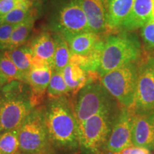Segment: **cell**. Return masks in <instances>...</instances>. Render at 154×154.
I'll return each mask as SVG.
<instances>
[{
  "label": "cell",
  "mask_w": 154,
  "mask_h": 154,
  "mask_svg": "<svg viewBox=\"0 0 154 154\" xmlns=\"http://www.w3.org/2000/svg\"><path fill=\"white\" fill-rule=\"evenodd\" d=\"M43 111L51 147L63 151H75L80 148L79 125L69 96L48 98Z\"/></svg>",
  "instance_id": "1"
},
{
  "label": "cell",
  "mask_w": 154,
  "mask_h": 154,
  "mask_svg": "<svg viewBox=\"0 0 154 154\" xmlns=\"http://www.w3.org/2000/svg\"><path fill=\"white\" fill-rule=\"evenodd\" d=\"M141 55V42L136 34L124 30L113 32L104 37L98 74L100 77L126 63L138 61Z\"/></svg>",
  "instance_id": "2"
},
{
  "label": "cell",
  "mask_w": 154,
  "mask_h": 154,
  "mask_svg": "<svg viewBox=\"0 0 154 154\" xmlns=\"http://www.w3.org/2000/svg\"><path fill=\"white\" fill-rule=\"evenodd\" d=\"M31 89L25 83L13 81L0 91V134L20 128L34 108Z\"/></svg>",
  "instance_id": "3"
},
{
  "label": "cell",
  "mask_w": 154,
  "mask_h": 154,
  "mask_svg": "<svg viewBox=\"0 0 154 154\" xmlns=\"http://www.w3.org/2000/svg\"><path fill=\"white\" fill-rule=\"evenodd\" d=\"M120 107L92 116L79 126L80 149L88 154L102 151Z\"/></svg>",
  "instance_id": "4"
},
{
  "label": "cell",
  "mask_w": 154,
  "mask_h": 154,
  "mask_svg": "<svg viewBox=\"0 0 154 154\" xmlns=\"http://www.w3.org/2000/svg\"><path fill=\"white\" fill-rule=\"evenodd\" d=\"M48 29L64 36L90 31L79 0H59L48 18Z\"/></svg>",
  "instance_id": "5"
},
{
  "label": "cell",
  "mask_w": 154,
  "mask_h": 154,
  "mask_svg": "<svg viewBox=\"0 0 154 154\" xmlns=\"http://www.w3.org/2000/svg\"><path fill=\"white\" fill-rule=\"evenodd\" d=\"M138 61L119 66L99 78L102 85L119 104L130 109L135 101Z\"/></svg>",
  "instance_id": "6"
},
{
  "label": "cell",
  "mask_w": 154,
  "mask_h": 154,
  "mask_svg": "<svg viewBox=\"0 0 154 154\" xmlns=\"http://www.w3.org/2000/svg\"><path fill=\"white\" fill-rule=\"evenodd\" d=\"M19 153L48 154L51 145L44 121L43 106L31 111L19 128Z\"/></svg>",
  "instance_id": "7"
},
{
  "label": "cell",
  "mask_w": 154,
  "mask_h": 154,
  "mask_svg": "<svg viewBox=\"0 0 154 154\" xmlns=\"http://www.w3.org/2000/svg\"><path fill=\"white\" fill-rule=\"evenodd\" d=\"M120 105L102 85L100 80L89 83L83 87L77 95L74 105L78 125L97 113Z\"/></svg>",
  "instance_id": "8"
},
{
  "label": "cell",
  "mask_w": 154,
  "mask_h": 154,
  "mask_svg": "<svg viewBox=\"0 0 154 154\" xmlns=\"http://www.w3.org/2000/svg\"><path fill=\"white\" fill-rule=\"evenodd\" d=\"M131 110L134 114L154 111V55L138 61L135 101Z\"/></svg>",
  "instance_id": "9"
},
{
  "label": "cell",
  "mask_w": 154,
  "mask_h": 154,
  "mask_svg": "<svg viewBox=\"0 0 154 154\" xmlns=\"http://www.w3.org/2000/svg\"><path fill=\"white\" fill-rule=\"evenodd\" d=\"M134 115L131 109L121 106L106 143L101 152L116 153L132 145Z\"/></svg>",
  "instance_id": "10"
},
{
  "label": "cell",
  "mask_w": 154,
  "mask_h": 154,
  "mask_svg": "<svg viewBox=\"0 0 154 154\" xmlns=\"http://www.w3.org/2000/svg\"><path fill=\"white\" fill-rule=\"evenodd\" d=\"M91 32L103 34L109 32L108 0H79Z\"/></svg>",
  "instance_id": "11"
},
{
  "label": "cell",
  "mask_w": 154,
  "mask_h": 154,
  "mask_svg": "<svg viewBox=\"0 0 154 154\" xmlns=\"http://www.w3.org/2000/svg\"><path fill=\"white\" fill-rule=\"evenodd\" d=\"M132 145L154 150V111L134 115Z\"/></svg>",
  "instance_id": "12"
},
{
  "label": "cell",
  "mask_w": 154,
  "mask_h": 154,
  "mask_svg": "<svg viewBox=\"0 0 154 154\" xmlns=\"http://www.w3.org/2000/svg\"><path fill=\"white\" fill-rule=\"evenodd\" d=\"M52 73L51 67L32 68L27 75V84L31 89V102L34 108L39 106L47 96Z\"/></svg>",
  "instance_id": "13"
},
{
  "label": "cell",
  "mask_w": 154,
  "mask_h": 154,
  "mask_svg": "<svg viewBox=\"0 0 154 154\" xmlns=\"http://www.w3.org/2000/svg\"><path fill=\"white\" fill-rule=\"evenodd\" d=\"M154 0H135L130 14L119 30L134 32L140 29L151 18Z\"/></svg>",
  "instance_id": "14"
},
{
  "label": "cell",
  "mask_w": 154,
  "mask_h": 154,
  "mask_svg": "<svg viewBox=\"0 0 154 154\" xmlns=\"http://www.w3.org/2000/svg\"><path fill=\"white\" fill-rule=\"evenodd\" d=\"M62 74L72 95H76L89 83L97 81L100 77L97 72H88L75 63L69 64L62 70Z\"/></svg>",
  "instance_id": "15"
},
{
  "label": "cell",
  "mask_w": 154,
  "mask_h": 154,
  "mask_svg": "<svg viewBox=\"0 0 154 154\" xmlns=\"http://www.w3.org/2000/svg\"><path fill=\"white\" fill-rule=\"evenodd\" d=\"M32 49V53L36 57L42 58L52 65L55 50L54 34L48 29L40 31L29 38L26 43Z\"/></svg>",
  "instance_id": "16"
},
{
  "label": "cell",
  "mask_w": 154,
  "mask_h": 154,
  "mask_svg": "<svg viewBox=\"0 0 154 154\" xmlns=\"http://www.w3.org/2000/svg\"><path fill=\"white\" fill-rule=\"evenodd\" d=\"M72 54L79 55H86L88 54L96 44L101 39V34L87 31L72 35L64 36Z\"/></svg>",
  "instance_id": "17"
},
{
  "label": "cell",
  "mask_w": 154,
  "mask_h": 154,
  "mask_svg": "<svg viewBox=\"0 0 154 154\" xmlns=\"http://www.w3.org/2000/svg\"><path fill=\"white\" fill-rule=\"evenodd\" d=\"M135 0H108V26L109 32L118 31L133 8Z\"/></svg>",
  "instance_id": "18"
},
{
  "label": "cell",
  "mask_w": 154,
  "mask_h": 154,
  "mask_svg": "<svg viewBox=\"0 0 154 154\" xmlns=\"http://www.w3.org/2000/svg\"><path fill=\"white\" fill-rule=\"evenodd\" d=\"M38 17L39 13L32 14L23 22L15 25L7 50L15 49L27 43L34 29V24Z\"/></svg>",
  "instance_id": "19"
},
{
  "label": "cell",
  "mask_w": 154,
  "mask_h": 154,
  "mask_svg": "<svg viewBox=\"0 0 154 154\" xmlns=\"http://www.w3.org/2000/svg\"><path fill=\"white\" fill-rule=\"evenodd\" d=\"M53 34L55 42V50L51 69L52 70L62 71L69 64L71 51L68 43L63 36L55 33Z\"/></svg>",
  "instance_id": "20"
},
{
  "label": "cell",
  "mask_w": 154,
  "mask_h": 154,
  "mask_svg": "<svg viewBox=\"0 0 154 154\" xmlns=\"http://www.w3.org/2000/svg\"><path fill=\"white\" fill-rule=\"evenodd\" d=\"M7 51L17 68L27 79V75L32 67V59L33 57L31 48L27 44H25L15 49Z\"/></svg>",
  "instance_id": "21"
},
{
  "label": "cell",
  "mask_w": 154,
  "mask_h": 154,
  "mask_svg": "<svg viewBox=\"0 0 154 154\" xmlns=\"http://www.w3.org/2000/svg\"><path fill=\"white\" fill-rule=\"evenodd\" d=\"M0 70L8 83L13 81H18L27 84L26 77L13 62L7 50L0 51Z\"/></svg>",
  "instance_id": "22"
},
{
  "label": "cell",
  "mask_w": 154,
  "mask_h": 154,
  "mask_svg": "<svg viewBox=\"0 0 154 154\" xmlns=\"http://www.w3.org/2000/svg\"><path fill=\"white\" fill-rule=\"evenodd\" d=\"M70 94V90L63 79L62 71L52 70L47 91V97L51 99L62 96H69Z\"/></svg>",
  "instance_id": "23"
},
{
  "label": "cell",
  "mask_w": 154,
  "mask_h": 154,
  "mask_svg": "<svg viewBox=\"0 0 154 154\" xmlns=\"http://www.w3.org/2000/svg\"><path fill=\"white\" fill-rule=\"evenodd\" d=\"M19 128L0 134V154H19Z\"/></svg>",
  "instance_id": "24"
},
{
  "label": "cell",
  "mask_w": 154,
  "mask_h": 154,
  "mask_svg": "<svg viewBox=\"0 0 154 154\" xmlns=\"http://www.w3.org/2000/svg\"><path fill=\"white\" fill-rule=\"evenodd\" d=\"M140 37L145 50L154 52V18H151L140 28Z\"/></svg>",
  "instance_id": "25"
},
{
  "label": "cell",
  "mask_w": 154,
  "mask_h": 154,
  "mask_svg": "<svg viewBox=\"0 0 154 154\" xmlns=\"http://www.w3.org/2000/svg\"><path fill=\"white\" fill-rule=\"evenodd\" d=\"M14 26L9 24H0V51L7 50Z\"/></svg>",
  "instance_id": "26"
},
{
  "label": "cell",
  "mask_w": 154,
  "mask_h": 154,
  "mask_svg": "<svg viewBox=\"0 0 154 154\" xmlns=\"http://www.w3.org/2000/svg\"><path fill=\"white\" fill-rule=\"evenodd\" d=\"M26 0H0V17L16 8Z\"/></svg>",
  "instance_id": "27"
},
{
  "label": "cell",
  "mask_w": 154,
  "mask_h": 154,
  "mask_svg": "<svg viewBox=\"0 0 154 154\" xmlns=\"http://www.w3.org/2000/svg\"><path fill=\"white\" fill-rule=\"evenodd\" d=\"M113 154H152L151 150L145 147L131 145L122 151Z\"/></svg>",
  "instance_id": "28"
},
{
  "label": "cell",
  "mask_w": 154,
  "mask_h": 154,
  "mask_svg": "<svg viewBox=\"0 0 154 154\" xmlns=\"http://www.w3.org/2000/svg\"><path fill=\"white\" fill-rule=\"evenodd\" d=\"M7 83L8 82H7V79H6L5 77L4 76V75L1 72V70H0V91H2V88L7 84Z\"/></svg>",
  "instance_id": "29"
},
{
  "label": "cell",
  "mask_w": 154,
  "mask_h": 154,
  "mask_svg": "<svg viewBox=\"0 0 154 154\" xmlns=\"http://www.w3.org/2000/svg\"><path fill=\"white\" fill-rule=\"evenodd\" d=\"M151 18H154V2L153 5V9H152V13H151Z\"/></svg>",
  "instance_id": "30"
},
{
  "label": "cell",
  "mask_w": 154,
  "mask_h": 154,
  "mask_svg": "<svg viewBox=\"0 0 154 154\" xmlns=\"http://www.w3.org/2000/svg\"><path fill=\"white\" fill-rule=\"evenodd\" d=\"M96 154H111V153H105V152H99V153Z\"/></svg>",
  "instance_id": "31"
}]
</instances>
